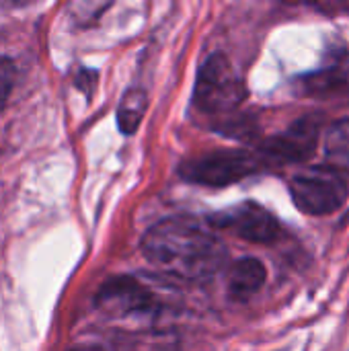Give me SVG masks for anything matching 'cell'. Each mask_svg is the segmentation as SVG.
Returning <instances> with one entry per match:
<instances>
[{
	"mask_svg": "<svg viewBox=\"0 0 349 351\" xmlns=\"http://www.w3.org/2000/svg\"><path fill=\"white\" fill-rule=\"evenodd\" d=\"M269 167L261 150H218L181 165V177L195 185L226 187Z\"/></svg>",
	"mask_w": 349,
	"mask_h": 351,
	"instance_id": "cell-3",
	"label": "cell"
},
{
	"mask_svg": "<svg viewBox=\"0 0 349 351\" xmlns=\"http://www.w3.org/2000/svg\"><path fill=\"white\" fill-rule=\"evenodd\" d=\"M208 224L216 230L230 232L237 239L257 245L274 243L280 237V224L274 214L255 202H243L239 206L212 214Z\"/></svg>",
	"mask_w": 349,
	"mask_h": 351,
	"instance_id": "cell-5",
	"label": "cell"
},
{
	"mask_svg": "<svg viewBox=\"0 0 349 351\" xmlns=\"http://www.w3.org/2000/svg\"><path fill=\"white\" fill-rule=\"evenodd\" d=\"M265 278H267V271L259 259L243 257L228 267V276H226L228 296L237 302H245L261 290V286L265 284Z\"/></svg>",
	"mask_w": 349,
	"mask_h": 351,
	"instance_id": "cell-8",
	"label": "cell"
},
{
	"mask_svg": "<svg viewBox=\"0 0 349 351\" xmlns=\"http://www.w3.org/2000/svg\"><path fill=\"white\" fill-rule=\"evenodd\" d=\"M142 253L158 271L183 282L210 280L226 261L224 243L189 218H169L154 224L142 239Z\"/></svg>",
	"mask_w": 349,
	"mask_h": 351,
	"instance_id": "cell-1",
	"label": "cell"
},
{
	"mask_svg": "<svg viewBox=\"0 0 349 351\" xmlns=\"http://www.w3.org/2000/svg\"><path fill=\"white\" fill-rule=\"evenodd\" d=\"M33 0H0V4H6V6H25Z\"/></svg>",
	"mask_w": 349,
	"mask_h": 351,
	"instance_id": "cell-14",
	"label": "cell"
},
{
	"mask_svg": "<svg viewBox=\"0 0 349 351\" xmlns=\"http://www.w3.org/2000/svg\"><path fill=\"white\" fill-rule=\"evenodd\" d=\"M284 2H302V0H284Z\"/></svg>",
	"mask_w": 349,
	"mask_h": 351,
	"instance_id": "cell-15",
	"label": "cell"
},
{
	"mask_svg": "<svg viewBox=\"0 0 349 351\" xmlns=\"http://www.w3.org/2000/svg\"><path fill=\"white\" fill-rule=\"evenodd\" d=\"M95 82H97V74H95V70H80V72H78L76 84H78V88H80V90H84L86 95H91V90H93V86H95Z\"/></svg>",
	"mask_w": 349,
	"mask_h": 351,
	"instance_id": "cell-13",
	"label": "cell"
},
{
	"mask_svg": "<svg viewBox=\"0 0 349 351\" xmlns=\"http://www.w3.org/2000/svg\"><path fill=\"white\" fill-rule=\"evenodd\" d=\"M97 308L113 319L150 315L156 311V300L138 280L130 276H117L107 280L95 296Z\"/></svg>",
	"mask_w": 349,
	"mask_h": 351,
	"instance_id": "cell-6",
	"label": "cell"
},
{
	"mask_svg": "<svg viewBox=\"0 0 349 351\" xmlns=\"http://www.w3.org/2000/svg\"><path fill=\"white\" fill-rule=\"evenodd\" d=\"M319 130H321V123L315 117L298 119L286 132L265 140L259 146V150L263 152V156L267 158L269 165L302 162L315 152L317 140H319Z\"/></svg>",
	"mask_w": 349,
	"mask_h": 351,
	"instance_id": "cell-7",
	"label": "cell"
},
{
	"mask_svg": "<svg viewBox=\"0 0 349 351\" xmlns=\"http://www.w3.org/2000/svg\"><path fill=\"white\" fill-rule=\"evenodd\" d=\"M14 82V64L8 58H0V109L4 107Z\"/></svg>",
	"mask_w": 349,
	"mask_h": 351,
	"instance_id": "cell-12",
	"label": "cell"
},
{
	"mask_svg": "<svg viewBox=\"0 0 349 351\" xmlns=\"http://www.w3.org/2000/svg\"><path fill=\"white\" fill-rule=\"evenodd\" d=\"M247 99L241 74L224 53H212L200 68L193 105L206 115H228Z\"/></svg>",
	"mask_w": 349,
	"mask_h": 351,
	"instance_id": "cell-2",
	"label": "cell"
},
{
	"mask_svg": "<svg viewBox=\"0 0 349 351\" xmlns=\"http://www.w3.org/2000/svg\"><path fill=\"white\" fill-rule=\"evenodd\" d=\"M290 195L300 212L309 216H329L344 206L348 185L344 173L331 165L304 169L290 179Z\"/></svg>",
	"mask_w": 349,
	"mask_h": 351,
	"instance_id": "cell-4",
	"label": "cell"
},
{
	"mask_svg": "<svg viewBox=\"0 0 349 351\" xmlns=\"http://www.w3.org/2000/svg\"><path fill=\"white\" fill-rule=\"evenodd\" d=\"M113 0H72L70 2V14L78 25H93L109 6Z\"/></svg>",
	"mask_w": 349,
	"mask_h": 351,
	"instance_id": "cell-11",
	"label": "cell"
},
{
	"mask_svg": "<svg viewBox=\"0 0 349 351\" xmlns=\"http://www.w3.org/2000/svg\"><path fill=\"white\" fill-rule=\"evenodd\" d=\"M325 154L327 162L341 171L349 173V119L335 121L325 138Z\"/></svg>",
	"mask_w": 349,
	"mask_h": 351,
	"instance_id": "cell-10",
	"label": "cell"
},
{
	"mask_svg": "<svg viewBox=\"0 0 349 351\" xmlns=\"http://www.w3.org/2000/svg\"><path fill=\"white\" fill-rule=\"evenodd\" d=\"M148 109V95L144 88H130L123 93L119 105H117V125L121 134L130 136L140 128V121L144 119Z\"/></svg>",
	"mask_w": 349,
	"mask_h": 351,
	"instance_id": "cell-9",
	"label": "cell"
}]
</instances>
